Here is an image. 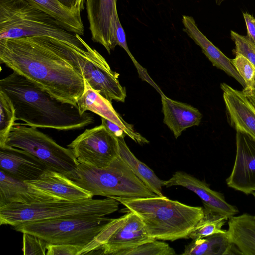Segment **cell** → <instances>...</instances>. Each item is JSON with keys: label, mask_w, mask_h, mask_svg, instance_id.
Here are the masks:
<instances>
[{"label": "cell", "mask_w": 255, "mask_h": 255, "mask_svg": "<svg viewBox=\"0 0 255 255\" xmlns=\"http://www.w3.org/2000/svg\"><path fill=\"white\" fill-rule=\"evenodd\" d=\"M87 52L48 36L0 39L1 63L57 100L75 106L85 90L81 57Z\"/></svg>", "instance_id": "1"}, {"label": "cell", "mask_w": 255, "mask_h": 255, "mask_svg": "<svg viewBox=\"0 0 255 255\" xmlns=\"http://www.w3.org/2000/svg\"><path fill=\"white\" fill-rule=\"evenodd\" d=\"M0 90L11 100L16 121L24 122V125L70 130L94 122L92 115L86 112L81 115L78 106L57 100L15 72L0 80Z\"/></svg>", "instance_id": "2"}, {"label": "cell", "mask_w": 255, "mask_h": 255, "mask_svg": "<svg viewBox=\"0 0 255 255\" xmlns=\"http://www.w3.org/2000/svg\"><path fill=\"white\" fill-rule=\"evenodd\" d=\"M117 200L143 222L152 238L174 241L188 239L204 216V208L187 205L165 196L147 198L110 197Z\"/></svg>", "instance_id": "3"}, {"label": "cell", "mask_w": 255, "mask_h": 255, "mask_svg": "<svg viewBox=\"0 0 255 255\" xmlns=\"http://www.w3.org/2000/svg\"><path fill=\"white\" fill-rule=\"evenodd\" d=\"M30 36L50 37L88 52V44L80 35L65 29L27 0H0V39Z\"/></svg>", "instance_id": "4"}, {"label": "cell", "mask_w": 255, "mask_h": 255, "mask_svg": "<svg viewBox=\"0 0 255 255\" xmlns=\"http://www.w3.org/2000/svg\"><path fill=\"white\" fill-rule=\"evenodd\" d=\"M120 202L107 197L78 200L46 201L30 204H13L0 207V225L14 227L19 224L36 220L106 216L119 209Z\"/></svg>", "instance_id": "5"}, {"label": "cell", "mask_w": 255, "mask_h": 255, "mask_svg": "<svg viewBox=\"0 0 255 255\" xmlns=\"http://www.w3.org/2000/svg\"><path fill=\"white\" fill-rule=\"evenodd\" d=\"M73 180L93 196L128 198L158 196L135 175L120 156L105 168L79 163Z\"/></svg>", "instance_id": "6"}, {"label": "cell", "mask_w": 255, "mask_h": 255, "mask_svg": "<svg viewBox=\"0 0 255 255\" xmlns=\"http://www.w3.org/2000/svg\"><path fill=\"white\" fill-rule=\"evenodd\" d=\"M112 220L98 216L45 219L22 223L13 228L17 232L34 235L48 245L71 244L84 248Z\"/></svg>", "instance_id": "7"}, {"label": "cell", "mask_w": 255, "mask_h": 255, "mask_svg": "<svg viewBox=\"0 0 255 255\" xmlns=\"http://www.w3.org/2000/svg\"><path fill=\"white\" fill-rule=\"evenodd\" d=\"M6 145L30 153L48 169L60 172L72 180L76 177L80 163L72 150L60 145L36 128L15 124Z\"/></svg>", "instance_id": "8"}, {"label": "cell", "mask_w": 255, "mask_h": 255, "mask_svg": "<svg viewBox=\"0 0 255 255\" xmlns=\"http://www.w3.org/2000/svg\"><path fill=\"white\" fill-rule=\"evenodd\" d=\"M68 147L80 163L97 168L109 166L119 156L118 138L102 124L85 130Z\"/></svg>", "instance_id": "9"}, {"label": "cell", "mask_w": 255, "mask_h": 255, "mask_svg": "<svg viewBox=\"0 0 255 255\" xmlns=\"http://www.w3.org/2000/svg\"><path fill=\"white\" fill-rule=\"evenodd\" d=\"M88 51L81 57L85 80L102 96L112 101L124 102L126 90L119 81V74L113 71L105 58L89 45Z\"/></svg>", "instance_id": "10"}, {"label": "cell", "mask_w": 255, "mask_h": 255, "mask_svg": "<svg viewBox=\"0 0 255 255\" xmlns=\"http://www.w3.org/2000/svg\"><path fill=\"white\" fill-rule=\"evenodd\" d=\"M236 155L227 185L247 195L255 191V140L241 131L236 133Z\"/></svg>", "instance_id": "11"}, {"label": "cell", "mask_w": 255, "mask_h": 255, "mask_svg": "<svg viewBox=\"0 0 255 255\" xmlns=\"http://www.w3.org/2000/svg\"><path fill=\"white\" fill-rule=\"evenodd\" d=\"M154 240L148 235L140 218L129 211L121 217L99 250L101 254L117 255L120 252Z\"/></svg>", "instance_id": "12"}, {"label": "cell", "mask_w": 255, "mask_h": 255, "mask_svg": "<svg viewBox=\"0 0 255 255\" xmlns=\"http://www.w3.org/2000/svg\"><path fill=\"white\" fill-rule=\"evenodd\" d=\"M181 186L197 194L201 199L205 209L219 213L229 219L236 215L239 210L228 203L222 194L212 190L205 182L183 171H177L168 180L164 186Z\"/></svg>", "instance_id": "13"}, {"label": "cell", "mask_w": 255, "mask_h": 255, "mask_svg": "<svg viewBox=\"0 0 255 255\" xmlns=\"http://www.w3.org/2000/svg\"><path fill=\"white\" fill-rule=\"evenodd\" d=\"M220 86L230 125L255 140V108L242 91L225 83Z\"/></svg>", "instance_id": "14"}, {"label": "cell", "mask_w": 255, "mask_h": 255, "mask_svg": "<svg viewBox=\"0 0 255 255\" xmlns=\"http://www.w3.org/2000/svg\"><path fill=\"white\" fill-rule=\"evenodd\" d=\"M47 169L40 160L25 150L6 145L0 147V170L16 179H36Z\"/></svg>", "instance_id": "15"}, {"label": "cell", "mask_w": 255, "mask_h": 255, "mask_svg": "<svg viewBox=\"0 0 255 255\" xmlns=\"http://www.w3.org/2000/svg\"><path fill=\"white\" fill-rule=\"evenodd\" d=\"M85 81V90L77 105L81 115L87 111L92 112L114 123L126 132L127 135L140 144L149 141L133 129L132 125L127 123L113 108L112 103L94 90Z\"/></svg>", "instance_id": "16"}, {"label": "cell", "mask_w": 255, "mask_h": 255, "mask_svg": "<svg viewBox=\"0 0 255 255\" xmlns=\"http://www.w3.org/2000/svg\"><path fill=\"white\" fill-rule=\"evenodd\" d=\"M61 200L0 170V207L13 204H30Z\"/></svg>", "instance_id": "17"}, {"label": "cell", "mask_w": 255, "mask_h": 255, "mask_svg": "<svg viewBox=\"0 0 255 255\" xmlns=\"http://www.w3.org/2000/svg\"><path fill=\"white\" fill-rule=\"evenodd\" d=\"M117 0H86L92 40L103 45L110 54L113 50L111 21L117 9Z\"/></svg>", "instance_id": "18"}, {"label": "cell", "mask_w": 255, "mask_h": 255, "mask_svg": "<svg viewBox=\"0 0 255 255\" xmlns=\"http://www.w3.org/2000/svg\"><path fill=\"white\" fill-rule=\"evenodd\" d=\"M26 182L61 200L78 201L93 198L94 196L90 191L77 185L74 180L48 169L36 179Z\"/></svg>", "instance_id": "19"}, {"label": "cell", "mask_w": 255, "mask_h": 255, "mask_svg": "<svg viewBox=\"0 0 255 255\" xmlns=\"http://www.w3.org/2000/svg\"><path fill=\"white\" fill-rule=\"evenodd\" d=\"M182 23L184 31L199 45L214 66L224 71L236 79L245 89L246 83L232 64L231 59L216 47L198 28L194 19L190 16L183 15Z\"/></svg>", "instance_id": "20"}, {"label": "cell", "mask_w": 255, "mask_h": 255, "mask_svg": "<svg viewBox=\"0 0 255 255\" xmlns=\"http://www.w3.org/2000/svg\"><path fill=\"white\" fill-rule=\"evenodd\" d=\"M163 123L177 138L187 128L198 126L202 115L196 108L186 103L173 100L161 94Z\"/></svg>", "instance_id": "21"}, {"label": "cell", "mask_w": 255, "mask_h": 255, "mask_svg": "<svg viewBox=\"0 0 255 255\" xmlns=\"http://www.w3.org/2000/svg\"><path fill=\"white\" fill-rule=\"evenodd\" d=\"M227 234L239 253L255 255V216L247 213L229 219Z\"/></svg>", "instance_id": "22"}, {"label": "cell", "mask_w": 255, "mask_h": 255, "mask_svg": "<svg viewBox=\"0 0 255 255\" xmlns=\"http://www.w3.org/2000/svg\"><path fill=\"white\" fill-rule=\"evenodd\" d=\"M35 6L50 14L66 30L84 35V26L81 11L70 8L58 0H27Z\"/></svg>", "instance_id": "23"}, {"label": "cell", "mask_w": 255, "mask_h": 255, "mask_svg": "<svg viewBox=\"0 0 255 255\" xmlns=\"http://www.w3.org/2000/svg\"><path fill=\"white\" fill-rule=\"evenodd\" d=\"M118 140L119 156L151 191L159 196H164L162 190L165 181L159 178L152 170L135 156L126 143L124 138Z\"/></svg>", "instance_id": "24"}, {"label": "cell", "mask_w": 255, "mask_h": 255, "mask_svg": "<svg viewBox=\"0 0 255 255\" xmlns=\"http://www.w3.org/2000/svg\"><path fill=\"white\" fill-rule=\"evenodd\" d=\"M226 232L193 240L187 245L183 255H227L234 254Z\"/></svg>", "instance_id": "25"}, {"label": "cell", "mask_w": 255, "mask_h": 255, "mask_svg": "<svg viewBox=\"0 0 255 255\" xmlns=\"http://www.w3.org/2000/svg\"><path fill=\"white\" fill-rule=\"evenodd\" d=\"M229 218L219 213L204 208V216L191 232L189 238L195 240L216 234L226 232L222 228Z\"/></svg>", "instance_id": "26"}, {"label": "cell", "mask_w": 255, "mask_h": 255, "mask_svg": "<svg viewBox=\"0 0 255 255\" xmlns=\"http://www.w3.org/2000/svg\"><path fill=\"white\" fill-rule=\"evenodd\" d=\"M16 121L15 109L11 100L0 90V147L5 146L8 134Z\"/></svg>", "instance_id": "27"}, {"label": "cell", "mask_w": 255, "mask_h": 255, "mask_svg": "<svg viewBox=\"0 0 255 255\" xmlns=\"http://www.w3.org/2000/svg\"><path fill=\"white\" fill-rule=\"evenodd\" d=\"M175 250L168 244L154 240L134 248L119 253L117 255H173Z\"/></svg>", "instance_id": "28"}, {"label": "cell", "mask_w": 255, "mask_h": 255, "mask_svg": "<svg viewBox=\"0 0 255 255\" xmlns=\"http://www.w3.org/2000/svg\"><path fill=\"white\" fill-rule=\"evenodd\" d=\"M237 72L245 81L246 88L251 87L255 79V66L245 57L236 53V57L231 59Z\"/></svg>", "instance_id": "29"}, {"label": "cell", "mask_w": 255, "mask_h": 255, "mask_svg": "<svg viewBox=\"0 0 255 255\" xmlns=\"http://www.w3.org/2000/svg\"><path fill=\"white\" fill-rule=\"evenodd\" d=\"M231 39L235 44V54L239 53L245 57L255 66V44L247 36L239 34L231 30Z\"/></svg>", "instance_id": "30"}, {"label": "cell", "mask_w": 255, "mask_h": 255, "mask_svg": "<svg viewBox=\"0 0 255 255\" xmlns=\"http://www.w3.org/2000/svg\"><path fill=\"white\" fill-rule=\"evenodd\" d=\"M23 234L24 255H45L48 244L39 237L29 233Z\"/></svg>", "instance_id": "31"}, {"label": "cell", "mask_w": 255, "mask_h": 255, "mask_svg": "<svg viewBox=\"0 0 255 255\" xmlns=\"http://www.w3.org/2000/svg\"><path fill=\"white\" fill-rule=\"evenodd\" d=\"M83 247L71 244L48 245L47 255H80Z\"/></svg>", "instance_id": "32"}, {"label": "cell", "mask_w": 255, "mask_h": 255, "mask_svg": "<svg viewBox=\"0 0 255 255\" xmlns=\"http://www.w3.org/2000/svg\"><path fill=\"white\" fill-rule=\"evenodd\" d=\"M102 125L117 138H124L127 135L125 130L120 126L104 118H101Z\"/></svg>", "instance_id": "33"}, {"label": "cell", "mask_w": 255, "mask_h": 255, "mask_svg": "<svg viewBox=\"0 0 255 255\" xmlns=\"http://www.w3.org/2000/svg\"><path fill=\"white\" fill-rule=\"evenodd\" d=\"M245 21L247 37L255 44V18L247 12H243Z\"/></svg>", "instance_id": "34"}, {"label": "cell", "mask_w": 255, "mask_h": 255, "mask_svg": "<svg viewBox=\"0 0 255 255\" xmlns=\"http://www.w3.org/2000/svg\"><path fill=\"white\" fill-rule=\"evenodd\" d=\"M242 91L255 108V79L251 87L245 88Z\"/></svg>", "instance_id": "35"}, {"label": "cell", "mask_w": 255, "mask_h": 255, "mask_svg": "<svg viewBox=\"0 0 255 255\" xmlns=\"http://www.w3.org/2000/svg\"><path fill=\"white\" fill-rule=\"evenodd\" d=\"M58 0L59 1H60L63 4H64V5H65L66 6H67L70 8L77 9L75 8L76 0ZM77 10H78V9H77Z\"/></svg>", "instance_id": "36"}, {"label": "cell", "mask_w": 255, "mask_h": 255, "mask_svg": "<svg viewBox=\"0 0 255 255\" xmlns=\"http://www.w3.org/2000/svg\"><path fill=\"white\" fill-rule=\"evenodd\" d=\"M86 0H76L75 8L80 10L81 11L84 9V3Z\"/></svg>", "instance_id": "37"}, {"label": "cell", "mask_w": 255, "mask_h": 255, "mask_svg": "<svg viewBox=\"0 0 255 255\" xmlns=\"http://www.w3.org/2000/svg\"><path fill=\"white\" fill-rule=\"evenodd\" d=\"M252 194L253 195V196L255 198V191L253 192Z\"/></svg>", "instance_id": "38"}]
</instances>
